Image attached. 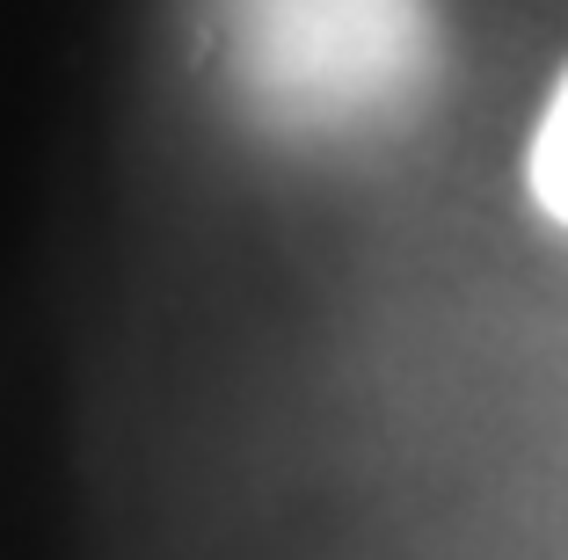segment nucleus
<instances>
[{
	"mask_svg": "<svg viewBox=\"0 0 568 560\" xmlns=\"http://www.w3.org/2000/svg\"><path fill=\"white\" fill-rule=\"evenodd\" d=\"M525 182H532L539 212H547L554 226H568V73H561V88L547 95V110H539V124H532Z\"/></svg>",
	"mask_w": 568,
	"mask_h": 560,
	"instance_id": "1",
	"label": "nucleus"
}]
</instances>
